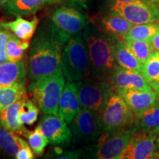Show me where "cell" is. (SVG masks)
I'll return each instance as SVG.
<instances>
[{
  "label": "cell",
  "mask_w": 159,
  "mask_h": 159,
  "mask_svg": "<svg viewBox=\"0 0 159 159\" xmlns=\"http://www.w3.org/2000/svg\"><path fill=\"white\" fill-rule=\"evenodd\" d=\"M27 138L35 155L38 156H42L44 152L45 148L49 144V142L47 139L43 136L39 125H37L33 131H30Z\"/></svg>",
  "instance_id": "cell-30"
},
{
  "label": "cell",
  "mask_w": 159,
  "mask_h": 159,
  "mask_svg": "<svg viewBox=\"0 0 159 159\" xmlns=\"http://www.w3.org/2000/svg\"><path fill=\"white\" fill-rule=\"evenodd\" d=\"M80 108L77 83L68 81L59 101L58 116L70 124L78 114Z\"/></svg>",
  "instance_id": "cell-15"
},
{
  "label": "cell",
  "mask_w": 159,
  "mask_h": 159,
  "mask_svg": "<svg viewBox=\"0 0 159 159\" xmlns=\"http://www.w3.org/2000/svg\"><path fill=\"white\" fill-rule=\"evenodd\" d=\"M117 92L123 97L135 116L148 110L157 102V94L154 90H120Z\"/></svg>",
  "instance_id": "cell-16"
},
{
  "label": "cell",
  "mask_w": 159,
  "mask_h": 159,
  "mask_svg": "<svg viewBox=\"0 0 159 159\" xmlns=\"http://www.w3.org/2000/svg\"><path fill=\"white\" fill-rule=\"evenodd\" d=\"M99 117L102 133L135 128V114L117 91L109 97L104 108L99 114Z\"/></svg>",
  "instance_id": "cell-5"
},
{
  "label": "cell",
  "mask_w": 159,
  "mask_h": 159,
  "mask_svg": "<svg viewBox=\"0 0 159 159\" xmlns=\"http://www.w3.org/2000/svg\"><path fill=\"white\" fill-rule=\"evenodd\" d=\"M27 96L25 86L0 87V111Z\"/></svg>",
  "instance_id": "cell-27"
},
{
  "label": "cell",
  "mask_w": 159,
  "mask_h": 159,
  "mask_svg": "<svg viewBox=\"0 0 159 159\" xmlns=\"http://www.w3.org/2000/svg\"><path fill=\"white\" fill-rule=\"evenodd\" d=\"M135 128L123 129L115 132L102 133L97 144L87 149L89 156L98 159H119Z\"/></svg>",
  "instance_id": "cell-7"
},
{
  "label": "cell",
  "mask_w": 159,
  "mask_h": 159,
  "mask_svg": "<svg viewBox=\"0 0 159 159\" xmlns=\"http://www.w3.org/2000/svg\"><path fill=\"white\" fill-rule=\"evenodd\" d=\"M62 71L65 78L71 82L83 80L91 73L88 47L81 34L69 38L63 48Z\"/></svg>",
  "instance_id": "cell-3"
},
{
  "label": "cell",
  "mask_w": 159,
  "mask_h": 159,
  "mask_svg": "<svg viewBox=\"0 0 159 159\" xmlns=\"http://www.w3.org/2000/svg\"><path fill=\"white\" fill-rule=\"evenodd\" d=\"M148 2H150L151 3H153L155 5L159 6V0H148Z\"/></svg>",
  "instance_id": "cell-39"
},
{
  "label": "cell",
  "mask_w": 159,
  "mask_h": 159,
  "mask_svg": "<svg viewBox=\"0 0 159 159\" xmlns=\"http://www.w3.org/2000/svg\"><path fill=\"white\" fill-rule=\"evenodd\" d=\"M119 1L122 2L126 3H144V2H150L148 0H119Z\"/></svg>",
  "instance_id": "cell-36"
},
{
  "label": "cell",
  "mask_w": 159,
  "mask_h": 159,
  "mask_svg": "<svg viewBox=\"0 0 159 159\" xmlns=\"http://www.w3.org/2000/svg\"><path fill=\"white\" fill-rule=\"evenodd\" d=\"M38 25L39 19L36 16H34L30 21L23 19L21 16H17L14 21L0 22V25L8 30L22 41H30L35 34Z\"/></svg>",
  "instance_id": "cell-19"
},
{
  "label": "cell",
  "mask_w": 159,
  "mask_h": 159,
  "mask_svg": "<svg viewBox=\"0 0 159 159\" xmlns=\"http://www.w3.org/2000/svg\"><path fill=\"white\" fill-rule=\"evenodd\" d=\"M30 47V41H22L11 33L6 46L7 61L17 62L23 61L26 51Z\"/></svg>",
  "instance_id": "cell-24"
},
{
  "label": "cell",
  "mask_w": 159,
  "mask_h": 159,
  "mask_svg": "<svg viewBox=\"0 0 159 159\" xmlns=\"http://www.w3.org/2000/svg\"><path fill=\"white\" fill-rule=\"evenodd\" d=\"M159 132L136 130L131 134L119 159L159 158L156 139Z\"/></svg>",
  "instance_id": "cell-10"
},
{
  "label": "cell",
  "mask_w": 159,
  "mask_h": 159,
  "mask_svg": "<svg viewBox=\"0 0 159 159\" xmlns=\"http://www.w3.org/2000/svg\"><path fill=\"white\" fill-rule=\"evenodd\" d=\"M52 22L67 35L79 34L88 25L86 17L77 9L68 7L57 8L51 17Z\"/></svg>",
  "instance_id": "cell-12"
},
{
  "label": "cell",
  "mask_w": 159,
  "mask_h": 159,
  "mask_svg": "<svg viewBox=\"0 0 159 159\" xmlns=\"http://www.w3.org/2000/svg\"><path fill=\"white\" fill-rule=\"evenodd\" d=\"M81 108L100 114L109 97L115 92L114 85L101 80H83L77 82Z\"/></svg>",
  "instance_id": "cell-6"
},
{
  "label": "cell",
  "mask_w": 159,
  "mask_h": 159,
  "mask_svg": "<svg viewBox=\"0 0 159 159\" xmlns=\"http://www.w3.org/2000/svg\"><path fill=\"white\" fill-rule=\"evenodd\" d=\"M156 144H157V148H158V150L159 151V135L158 136V138L156 139Z\"/></svg>",
  "instance_id": "cell-40"
},
{
  "label": "cell",
  "mask_w": 159,
  "mask_h": 159,
  "mask_svg": "<svg viewBox=\"0 0 159 159\" xmlns=\"http://www.w3.org/2000/svg\"><path fill=\"white\" fill-rule=\"evenodd\" d=\"M83 36L88 47L93 77L111 82L119 66L114 57L113 38L99 31L94 26H87Z\"/></svg>",
  "instance_id": "cell-2"
},
{
  "label": "cell",
  "mask_w": 159,
  "mask_h": 159,
  "mask_svg": "<svg viewBox=\"0 0 159 159\" xmlns=\"http://www.w3.org/2000/svg\"><path fill=\"white\" fill-rule=\"evenodd\" d=\"M55 0H11L4 6L8 13L16 16H22L33 14L47 4H50Z\"/></svg>",
  "instance_id": "cell-22"
},
{
  "label": "cell",
  "mask_w": 159,
  "mask_h": 159,
  "mask_svg": "<svg viewBox=\"0 0 159 159\" xmlns=\"http://www.w3.org/2000/svg\"><path fill=\"white\" fill-rule=\"evenodd\" d=\"M159 30V22L134 25L124 37L125 41L142 40L150 41L151 38Z\"/></svg>",
  "instance_id": "cell-25"
},
{
  "label": "cell",
  "mask_w": 159,
  "mask_h": 159,
  "mask_svg": "<svg viewBox=\"0 0 159 159\" xmlns=\"http://www.w3.org/2000/svg\"><path fill=\"white\" fill-rule=\"evenodd\" d=\"M123 41L142 64L148 59V57L154 52L150 41H142V40L125 41L123 40Z\"/></svg>",
  "instance_id": "cell-28"
},
{
  "label": "cell",
  "mask_w": 159,
  "mask_h": 159,
  "mask_svg": "<svg viewBox=\"0 0 159 159\" xmlns=\"http://www.w3.org/2000/svg\"><path fill=\"white\" fill-rule=\"evenodd\" d=\"M22 99L23 98L0 111V125L7 130L27 138L30 130L20 122L19 119V109Z\"/></svg>",
  "instance_id": "cell-18"
},
{
  "label": "cell",
  "mask_w": 159,
  "mask_h": 159,
  "mask_svg": "<svg viewBox=\"0 0 159 159\" xmlns=\"http://www.w3.org/2000/svg\"><path fill=\"white\" fill-rule=\"evenodd\" d=\"M70 35L54 24L43 25L31 43L27 71L31 81L62 71L63 48Z\"/></svg>",
  "instance_id": "cell-1"
},
{
  "label": "cell",
  "mask_w": 159,
  "mask_h": 159,
  "mask_svg": "<svg viewBox=\"0 0 159 159\" xmlns=\"http://www.w3.org/2000/svg\"><path fill=\"white\" fill-rule=\"evenodd\" d=\"M141 73L151 86L159 84V52L154 51L143 63Z\"/></svg>",
  "instance_id": "cell-26"
},
{
  "label": "cell",
  "mask_w": 159,
  "mask_h": 159,
  "mask_svg": "<svg viewBox=\"0 0 159 159\" xmlns=\"http://www.w3.org/2000/svg\"><path fill=\"white\" fill-rule=\"evenodd\" d=\"M96 28L114 39L123 40L127 33L134 25L124 18L114 13L99 14L91 19Z\"/></svg>",
  "instance_id": "cell-13"
},
{
  "label": "cell",
  "mask_w": 159,
  "mask_h": 159,
  "mask_svg": "<svg viewBox=\"0 0 159 159\" xmlns=\"http://www.w3.org/2000/svg\"><path fill=\"white\" fill-rule=\"evenodd\" d=\"M11 0H0V7L1 6H5L7 5V3L10 2Z\"/></svg>",
  "instance_id": "cell-38"
},
{
  "label": "cell",
  "mask_w": 159,
  "mask_h": 159,
  "mask_svg": "<svg viewBox=\"0 0 159 159\" xmlns=\"http://www.w3.org/2000/svg\"><path fill=\"white\" fill-rule=\"evenodd\" d=\"M110 11L133 25L159 22V6L151 2L126 3L114 0L110 5Z\"/></svg>",
  "instance_id": "cell-9"
},
{
  "label": "cell",
  "mask_w": 159,
  "mask_h": 159,
  "mask_svg": "<svg viewBox=\"0 0 159 159\" xmlns=\"http://www.w3.org/2000/svg\"><path fill=\"white\" fill-rule=\"evenodd\" d=\"M25 142L26 141L21 139L19 134L0 125V154L2 156L15 158L16 155Z\"/></svg>",
  "instance_id": "cell-21"
},
{
  "label": "cell",
  "mask_w": 159,
  "mask_h": 159,
  "mask_svg": "<svg viewBox=\"0 0 159 159\" xmlns=\"http://www.w3.org/2000/svg\"><path fill=\"white\" fill-rule=\"evenodd\" d=\"M113 45L114 57L119 66L141 72L142 64L131 52L123 40L113 38Z\"/></svg>",
  "instance_id": "cell-20"
},
{
  "label": "cell",
  "mask_w": 159,
  "mask_h": 159,
  "mask_svg": "<svg viewBox=\"0 0 159 159\" xmlns=\"http://www.w3.org/2000/svg\"><path fill=\"white\" fill-rule=\"evenodd\" d=\"M27 82V69L23 61L0 63V87L22 85Z\"/></svg>",
  "instance_id": "cell-17"
},
{
  "label": "cell",
  "mask_w": 159,
  "mask_h": 159,
  "mask_svg": "<svg viewBox=\"0 0 159 159\" xmlns=\"http://www.w3.org/2000/svg\"><path fill=\"white\" fill-rule=\"evenodd\" d=\"M150 43L154 51L159 52V30L151 38Z\"/></svg>",
  "instance_id": "cell-34"
},
{
  "label": "cell",
  "mask_w": 159,
  "mask_h": 159,
  "mask_svg": "<svg viewBox=\"0 0 159 159\" xmlns=\"http://www.w3.org/2000/svg\"><path fill=\"white\" fill-rule=\"evenodd\" d=\"M69 1L71 2L72 3L76 4V5H78L81 7H84V8H86L87 7V1L88 0H69Z\"/></svg>",
  "instance_id": "cell-35"
},
{
  "label": "cell",
  "mask_w": 159,
  "mask_h": 159,
  "mask_svg": "<svg viewBox=\"0 0 159 159\" xmlns=\"http://www.w3.org/2000/svg\"><path fill=\"white\" fill-rule=\"evenodd\" d=\"M67 124L58 115L46 114L41 117L38 125L49 144L68 146L72 140L73 135Z\"/></svg>",
  "instance_id": "cell-11"
},
{
  "label": "cell",
  "mask_w": 159,
  "mask_h": 159,
  "mask_svg": "<svg viewBox=\"0 0 159 159\" xmlns=\"http://www.w3.org/2000/svg\"><path fill=\"white\" fill-rule=\"evenodd\" d=\"M111 83L116 91L120 90H153L142 73L137 71L118 66L115 71Z\"/></svg>",
  "instance_id": "cell-14"
},
{
  "label": "cell",
  "mask_w": 159,
  "mask_h": 159,
  "mask_svg": "<svg viewBox=\"0 0 159 159\" xmlns=\"http://www.w3.org/2000/svg\"><path fill=\"white\" fill-rule=\"evenodd\" d=\"M39 111V108L33 101L27 98V96L24 97L19 113L20 122L24 125H33L38 120Z\"/></svg>",
  "instance_id": "cell-29"
},
{
  "label": "cell",
  "mask_w": 159,
  "mask_h": 159,
  "mask_svg": "<svg viewBox=\"0 0 159 159\" xmlns=\"http://www.w3.org/2000/svg\"><path fill=\"white\" fill-rule=\"evenodd\" d=\"M34 154H33V151L32 150L30 146L27 142H26L25 144L20 148L19 152L16 155V159H33L34 158Z\"/></svg>",
  "instance_id": "cell-33"
},
{
  "label": "cell",
  "mask_w": 159,
  "mask_h": 159,
  "mask_svg": "<svg viewBox=\"0 0 159 159\" xmlns=\"http://www.w3.org/2000/svg\"><path fill=\"white\" fill-rule=\"evenodd\" d=\"M48 158H55L60 159H74L79 158L81 156H85L84 150H70V151H63L62 148H56L52 150V153L49 155Z\"/></svg>",
  "instance_id": "cell-31"
},
{
  "label": "cell",
  "mask_w": 159,
  "mask_h": 159,
  "mask_svg": "<svg viewBox=\"0 0 159 159\" xmlns=\"http://www.w3.org/2000/svg\"><path fill=\"white\" fill-rule=\"evenodd\" d=\"M152 88L156 92V94H157V102H156V104H158L159 105V84H156V85H152Z\"/></svg>",
  "instance_id": "cell-37"
},
{
  "label": "cell",
  "mask_w": 159,
  "mask_h": 159,
  "mask_svg": "<svg viewBox=\"0 0 159 159\" xmlns=\"http://www.w3.org/2000/svg\"><path fill=\"white\" fill-rule=\"evenodd\" d=\"M69 125L74 144L95 143L102 133L99 114L89 109L81 108Z\"/></svg>",
  "instance_id": "cell-8"
},
{
  "label": "cell",
  "mask_w": 159,
  "mask_h": 159,
  "mask_svg": "<svg viewBox=\"0 0 159 159\" xmlns=\"http://www.w3.org/2000/svg\"><path fill=\"white\" fill-rule=\"evenodd\" d=\"M65 85V77L61 71L32 81L27 91L43 114L58 115L59 101Z\"/></svg>",
  "instance_id": "cell-4"
},
{
  "label": "cell",
  "mask_w": 159,
  "mask_h": 159,
  "mask_svg": "<svg viewBox=\"0 0 159 159\" xmlns=\"http://www.w3.org/2000/svg\"><path fill=\"white\" fill-rule=\"evenodd\" d=\"M11 32L0 25V63L7 61L6 55V46Z\"/></svg>",
  "instance_id": "cell-32"
},
{
  "label": "cell",
  "mask_w": 159,
  "mask_h": 159,
  "mask_svg": "<svg viewBox=\"0 0 159 159\" xmlns=\"http://www.w3.org/2000/svg\"><path fill=\"white\" fill-rule=\"evenodd\" d=\"M136 130L159 132V105L156 104L144 112L135 116Z\"/></svg>",
  "instance_id": "cell-23"
}]
</instances>
